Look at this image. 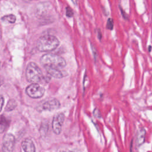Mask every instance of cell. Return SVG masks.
Masks as SVG:
<instances>
[{
    "label": "cell",
    "instance_id": "cell-1",
    "mask_svg": "<svg viewBox=\"0 0 152 152\" xmlns=\"http://www.w3.org/2000/svg\"><path fill=\"white\" fill-rule=\"evenodd\" d=\"M40 62L44 68L64 69L66 66L65 60L61 56L53 54L46 53L40 58Z\"/></svg>",
    "mask_w": 152,
    "mask_h": 152
},
{
    "label": "cell",
    "instance_id": "cell-2",
    "mask_svg": "<svg viewBox=\"0 0 152 152\" xmlns=\"http://www.w3.org/2000/svg\"><path fill=\"white\" fill-rule=\"evenodd\" d=\"M59 44V40L52 35H45L39 38L37 42V49L43 52L55 50Z\"/></svg>",
    "mask_w": 152,
    "mask_h": 152
},
{
    "label": "cell",
    "instance_id": "cell-3",
    "mask_svg": "<svg viewBox=\"0 0 152 152\" xmlns=\"http://www.w3.org/2000/svg\"><path fill=\"white\" fill-rule=\"evenodd\" d=\"M26 77L27 80L31 84H38L45 80L42 70L36 64L33 62L28 63L26 67Z\"/></svg>",
    "mask_w": 152,
    "mask_h": 152
},
{
    "label": "cell",
    "instance_id": "cell-4",
    "mask_svg": "<svg viewBox=\"0 0 152 152\" xmlns=\"http://www.w3.org/2000/svg\"><path fill=\"white\" fill-rule=\"evenodd\" d=\"M26 93L31 98L38 99L43 96L45 89L38 84L32 83L27 86L26 89Z\"/></svg>",
    "mask_w": 152,
    "mask_h": 152
},
{
    "label": "cell",
    "instance_id": "cell-5",
    "mask_svg": "<svg viewBox=\"0 0 152 152\" xmlns=\"http://www.w3.org/2000/svg\"><path fill=\"white\" fill-rule=\"evenodd\" d=\"M15 139L11 134H6L2 139V150L3 152H12L14 148Z\"/></svg>",
    "mask_w": 152,
    "mask_h": 152
},
{
    "label": "cell",
    "instance_id": "cell-6",
    "mask_svg": "<svg viewBox=\"0 0 152 152\" xmlns=\"http://www.w3.org/2000/svg\"><path fill=\"white\" fill-rule=\"evenodd\" d=\"M60 106L59 102L55 99L48 100L37 107V110L39 112L43 111H52L58 109Z\"/></svg>",
    "mask_w": 152,
    "mask_h": 152
},
{
    "label": "cell",
    "instance_id": "cell-7",
    "mask_svg": "<svg viewBox=\"0 0 152 152\" xmlns=\"http://www.w3.org/2000/svg\"><path fill=\"white\" fill-rule=\"evenodd\" d=\"M65 116L62 113L56 114L52 121V129L55 134L58 135L62 131V127L64 122Z\"/></svg>",
    "mask_w": 152,
    "mask_h": 152
},
{
    "label": "cell",
    "instance_id": "cell-8",
    "mask_svg": "<svg viewBox=\"0 0 152 152\" xmlns=\"http://www.w3.org/2000/svg\"><path fill=\"white\" fill-rule=\"evenodd\" d=\"M45 69L50 76L56 78H61L67 75V72L64 69L45 68Z\"/></svg>",
    "mask_w": 152,
    "mask_h": 152
},
{
    "label": "cell",
    "instance_id": "cell-9",
    "mask_svg": "<svg viewBox=\"0 0 152 152\" xmlns=\"http://www.w3.org/2000/svg\"><path fill=\"white\" fill-rule=\"evenodd\" d=\"M21 146L24 152H35V146L33 141L30 138H26L21 142Z\"/></svg>",
    "mask_w": 152,
    "mask_h": 152
},
{
    "label": "cell",
    "instance_id": "cell-10",
    "mask_svg": "<svg viewBox=\"0 0 152 152\" xmlns=\"http://www.w3.org/2000/svg\"><path fill=\"white\" fill-rule=\"evenodd\" d=\"M145 130L144 128L141 129L137 134V140H136V142H137V145L138 146H140L141 145H142L144 141H145Z\"/></svg>",
    "mask_w": 152,
    "mask_h": 152
},
{
    "label": "cell",
    "instance_id": "cell-11",
    "mask_svg": "<svg viewBox=\"0 0 152 152\" xmlns=\"http://www.w3.org/2000/svg\"><path fill=\"white\" fill-rule=\"evenodd\" d=\"M8 125V122L6 118L3 115L0 116V133L3 132L5 130Z\"/></svg>",
    "mask_w": 152,
    "mask_h": 152
},
{
    "label": "cell",
    "instance_id": "cell-12",
    "mask_svg": "<svg viewBox=\"0 0 152 152\" xmlns=\"http://www.w3.org/2000/svg\"><path fill=\"white\" fill-rule=\"evenodd\" d=\"M1 20L3 21H6L9 23H14L16 20V17L13 14H8L2 17Z\"/></svg>",
    "mask_w": 152,
    "mask_h": 152
},
{
    "label": "cell",
    "instance_id": "cell-13",
    "mask_svg": "<svg viewBox=\"0 0 152 152\" xmlns=\"http://www.w3.org/2000/svg\"><path fill=\"white\" fill-rule=\"evenodd\" d=\"M16 106H17L16 102L14 99H11L8 101V102L6 106L5 110L7 111H11V110H14Z\"/></svg>",
    "mask_w": 152,
    "mask_h": 152
},
{
    "label": "cell",
    "instance_id": "cell-14",
    "mask_svg": "<svg viewBox=\"0 0 152 152\" xmlns=\"http://www.w3.org/2000/svg\"><path fill=\"white\" fill-rule=\"evenodd\" d=\"M107 28L109 30H112L113 28V21L112 18H109L107 21Z\"/></svg>",
    "mask_w": 152,
    "mask_h": 152
},
{
    "label": "cell",
    "instance_id": "cell-15",
    "mask_svg": "<svg viewBox=\"0 0 152 152\" xmlns=\"http://www.w3.org/2000/svg\"><path fill=\"white\" fill-rule=\"evenodd\" d=\"M74 13L72 9L70 7H67L66 8V15L68 17H71L73 15Z\"/></svg>",
    "mask_w": 152,
    "mask_h": 152
},
{
    "label": "cell",
    "instance_id": "cell-16",
    "mask_svg": "<svg viewBox=\"0 0 152 152\" xmlns=\"http://www.w3.org/2000/svg\"><path fill=\"white\" fill-rule=\"evenodd\" d=\"M4 103V99L2 96L0 95V112L2 110Z\"/></svg>",
    "mask_w": 152,
    "mask_h": 152
},
{
    "label": "cell",
    "instance_id": "cell-17",
    "mask_svg": "<svg viewBox=\"0 0 152 152\" xmlns=\"http://www.w3.org/2000/svg\"><path fill=\"white\" fill-rule=\"evenodd\" d=\"M120 10H121V13H122V16H123V17H124L125 19H128V18H127V16H126V15L125 14V11H123L121 7H120Z\"/></svg>",
    "mask_w": 152,
    "mask_h": 152
},
{
    "label": "cell",
    "instance_id": "cell-18",
    "mask_svg": "<svg viewBox=\"0 0 152 152\" xmlns=\"http://www.w3.org/2000/svg\"><path fill=\"white\" fill-rule=\"evenodd\" d=\"M2 83H3V79L0 77V86L2 85Z\"/></svg>",
    "mask_w": 152,
    "mask_h": 152
},
{
    "label": "cell",
    "instance_id": "cell-19",
    "mask_svg": "<svg viewBox=\"0 0 152 152\" xmlns=\"http://www.w3.org/2000/svg\"><path fill=\"white\" fill-rule=\"evenodd\" d=\"M60 152H72V151H69V150H64L61 151Z\"/></svg>",
    "mask_w": 152,
    "mask_h": 152
},
{
    "label": "cell",
    "instance_id": "cell-20",
    "mask_svg": "<svg viewBox=\"0 0 152 152\" xmlns=\"http://www.w3.org/2000/svg\"><path fill=\"white\" fill-rule=\"evenodd\" d=\"M72 1L73 3H74L75 4H76V2H77V0H71Z\"/></svg>",
    "mask_w": 152,
    "mask_h": 152
},
{
    "label": "cell",
    "instance_id": "cell-21",
    "mask_svg": "<svg viewBox=\"0 0 152 152\" xmlns=\"http://www.w3.org/2000/svg\"><path fill=\"white\" fill-rule=\"evenodd\" d=\"M24 1H25V2H30V1H31V0H23Z\"/></svg>",
    "mask_w": 152,
    "mask_h": 152
},
{
    "label": "cell",
    "instance_id": "cell-22",
    "mask_svg": "<svg viewBox=\"0 0 152 152\" xmlns=\"http://www.w3.org/2000/svg\"><path fill=\"white\" fill-rule=\"evenodd\" d=\"M0 66H1V63H0Z\"/></svg>",
    "mask_w": 152,
    "mask_h": 152
}]
</instances>
